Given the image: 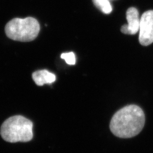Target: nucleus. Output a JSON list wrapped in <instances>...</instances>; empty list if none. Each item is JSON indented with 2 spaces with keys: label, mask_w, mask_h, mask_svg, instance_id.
<instances>
[{
  "label": "nucleus",
  "mask_w": 153,
  "mask_h": 153,
  "mask_svg": "<svg viewBox=\"0 0 153 153\" xmlns=\"http://www.w3.org/2000/svg\"><path fill=\"white\" fill-rule=\"evenodd\" d=\"M145 123V116L140 107L131 104L119 110L112 117L110 129L117 137L129 138L138 134Z\"/></svg>",
  "instance_id": "f257e3e1"
},
{
  "label": "nucleus",
  "mask_w": 153,
  "mask_h": 153,
  "mask_svg": "<svg viewBox=\"0 0 153 153\" xmlns=\"http://www.w3.org/2000/svg\"><path fill=\"white\" fill-rule=\"evenodd\" d=\"M33 129L31 121L21 115H16L4 122L1 128V135L7 142H28L33 139Z\"/></svg>",
  "instance_id": "f03ea898"
},
{
  "label": "nucleus",
  "mask_w": 153,
  "mask_h": 153,
  "mask_svg": "<svg viewBox=\"0 0 153 153\" xmlns=\"http://www.w3.org/2000/svg\"><path fill=\"white\" fill-rule=\"evenodd\" d=\"M7 36L12 40L19 42L33 41L38 35L40 25L33 17L26 18H14L6 25Z\"/></svg>",
  "instance_id": "7ed1b4c3"
},
{
  "label": "nucleus",
  "mask_w": 153,
  "mask_h": 153,
  "mask_svg": "<svg viewBox=\"0 0 153 153\" xmlns=\"http://www.w3.org/2000/svg\"><path fill=\"white\" fill-rule=\"evenodd\" d=\"M139 42L147 46L153 43V10L145 12L140 18Z\"/></svg>",
  "instance_id": "20e7f679"
},
{
  "label": "nucleus",
  "mask_w": 153,
  "mask_h": 153,
  "mask_svg": "<svg viewBox=\"0 0 153 153\" xmlns=\"http://www.w3.org/2000/svg\"><path fill=\"white\" fill-rule=\"evenodd\" d=\"M126 19L128 25L122 26L121 31L123 33L134 35L139 31L140 25V18L137 9L130 7L126 11Z\"/></svg>",
  "instance_id": "39448f33"
},
{
  "label": "nucleus",
  "mask_w": 153,
  "mask_h": 153,
  "mask_svg": "<svg viewBox=\"0 0 153 153\" xmlns=\"http://www.w3.org/2000/svg\"><path fill=\"white\" fill-rule=\"evenodd\" d=\"M33 79L38 86H43L45 84H51L56 79V76L53 73L47 70H40L33 72Z\"/></svg>",
  "instance_id": "423d86ee"
},
{
  "label": "nucleus",
  "mask_w": 153,
  "mask_h": 153,
  "mask_svg": "<svg viewBox=\"0 0 153 153\" xmlns=\"http://www.w3.org/2000/svg\"><path fill=\"white\" fill-rule=\"evenodd\" d=\"M93 2L96 7L104 14H109L112 11L109 0H93Z\"/></svg>",
  "instance_id": "0eeeda50"
},
{
  "label": "nucleus",
  "mask_w": 153,
  "mask_h": 153,
  "mask_svg": "<svg viewBox=\"0 0 153 153\" xmlns=\"http://www.w3.org/2000/svg\"><path fill=\"white\" fill-rule=\"evenodd\" d=\"M61 59L65 61L66 62L68 65H73L76 64V56L73 52H69V53H64L61 55Z\"/></svg>",
  "instance_id": "6e6552de"
}]
</instances>
